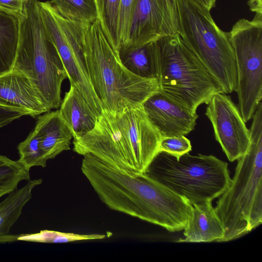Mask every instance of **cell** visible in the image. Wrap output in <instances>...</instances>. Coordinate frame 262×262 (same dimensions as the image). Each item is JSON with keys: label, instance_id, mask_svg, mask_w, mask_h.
Masks as SVG:
<instances>
[{"label": "cell", "instance_id": "6da1fadb", "mask_svg": "<svg viewBox=\"0 0 262 262\" xmlns=\"http://www.w3.org/2000/svg\"><path fill=\"white\" fill-rule=\"evenodd\" d=\"M83 156L81 171L109 208L170 232L184 229L193 207L187 199L146 173L133 175L91 154Z\"/></svg>", "mask_w": 262, "mask_h": 262}, {"label": "cell", "instance_id": "7a4b0ae2", "mask_svg": "<svg viewBox=\"0 0 262 262\" xmlns=\"http://www.w3.org/2000/svg\"><path fill=\"white\" fill-rule=\"evenodd\" d=\"M162 138L143 105L120 112L103 109L94 128L73 139V150L134 175L147 171L160 152Z\"/></svg>", "mask_w": 262, "mask_h": 262}, {"label": "cell", "instance_id": "3957f363", "mask_svg": "<svg viewBox=\"0 0 262 262\" xmlns=\"http://www.w3.org/2000/svg\"><path fill=\"white\" fill-rule=\"evenodd\" d=\"M250 146L214 208L225 230L220 242L238 238L262 223V101L252 117Z\"/></svg>", "mask_w": 262, "mask_h": 262}, {"label": "cell", "instance_id": "277c9868", "mask_svg": "<svg viewBox=\"0 0 262 262\" xmlns=\"http://www.w3.org/2000/svg\"><path fill=\"white\" fill-rule=\"evenodd\" d=\"M84 54L89 76L103 110L120 112L140 107L159 91L156 78L137 76L122 64L97 19L88 29Z\"/></svg>", "mask_w": 262, "mask_h": 262}, {"label": "cell", "instance_id": "5b68a950", "mask_svg": "<svg viewBox=\"0 0 262 262\" xmlns=\"http://www.w3.org/2000/svg\"><path fill=\"white\" fill-rule=\"evenodd\" d=\"M39 0H25L18 18L19 39L13 69L30 80L50 111L61 103V88L68 75L42 21Z\"/></svg>", "mask_w": 262, "mask_h": 262}, {"label": "cell", "instance_id": "8992f818", "mask_svg": "<svg viewBox=\"0 0 262 262\" xmlns=\"http://www.w3.org/2000/svg\"><path fill=\"white\" fill-rule=\"evenodd\" d=\"M151 42L159 91L193 112L223 92L178 33Z\"/></svg>", "mask_w": 262, "mask_h": 262}, {"label": "cell", "instance_id": "52a82bcc", "mask_svg": "<svg viewBox=\"0 0 262 262\" xmlns=\"http://www.w3.org/2000/svg\"><path fill=\"white\" fill-rule=\"evenodd\" d=\"M178 32L182 39L225 94L235 92L237 72L228 32L215 23L197 0H177Z\"/></svg>", "mask_w": 262, "mask_h": 262}, {"label": "cell", "instance_id": "ba28073f", "mask_svg": "<svg viewBox=\"0 0 262 262\" xmlns=\"http://www.w3.org/2000/svg\"><path fill=\"white\" fill-rule=\"evenodd\" d=\"M193 205L212 202L229 187L228 163L214 156L187 152L177 158L160 151L145 172Z\"/></svg>", "mask_w": 262, "mask_h": 262}, {"label": "cell", "instance_id": "9c48e42d", "mask_svg": "<svg viewBox=\"0 0 262 262\" xmlns=\"http://www.w3.org/2000/svg\"><path fill=\"white\" fill-rule=\"evenodd\" d=\"M228 34L235 58L237 107L246 123L262 99V15L239 19Z\"/></svg>", "mask_w": 262, "mask_h": 262}, {"label": "cell", "instance_id": "30bf717a", "mask_svg": "<svg viewBox=\"0 0 262 262\" xmlns=\"http://www.w3.org/2000/svg\"><path fill=\"white\" fill-rule=\"evenodd\" d=\"M39 6L44 26L58 51L70 84L80 91L98 117L103 110L102 104L91 82L84 54L85 35L90 24L63 17L49 1L39 2Z\"/></svg>", "mask_w": 262, "mask_h": 262}, {"label": "cell", "instance_id": "8fae6325", "mask_svg": "<svg viewBox=\"0 0 262 262\" xmlns=\"http://www.w3.org/2000/svg\"><path fill=\"white\" fill-rule=\"evenodd\" d=\"M205 115L212 125L215 140L230 162L246 154L250 146V133L237 106L230 96L221 92L207 104Z\"/></svg>", "mask_w": 262, "mask_h": 262}, {"label": "cell", "instance_id": "7c38bea8", "mask_svg": "<svg viewBox=\"0 0 262 262\" xmlns=\"http://www.w3.org/2000/svg\"><path fill=\"white\" fill-rule=\"evenodd\" d=\"M178 32L177 0H137L128 41L139 46Z\"/></svg>", "mask_w": 262, "mask_h": 262}, {"label": "cell", "instance_id": "4fadbf2b", "mask_svg": "<svg viewBox=\"0 0 262 262\" xmlns=\"http://www.w3.org/2000/svg\"><path fill=\"white\" fill-rule=\"evenodd\" d=\"M143 107L162 137L188 135L194 129L199 117L196 112L160 91L147 98Z\"/></svg>", "mask_w": 262, "mask_h": 262}, {"label": "cell", "instance_id": "5bb4252c", "mask_svg": "<svg viewBox=\"0 0 262 262\" xmlns=\"http://www.w3.org/2000/svg\"><path fill=\"white\" fill-rule=\"evenodd\" d=\"M0 105L24 111L32 117L50 111L29 78L14 69L0 75Z\"/></svg>", "mask_w": 262, "mask_h": 262}, {"label": "cell", "instance_id": "9a60e30c", "mask_svg": "<svg viewBox=\"0 0 262 262\" xmlns=\"http://www.w3.org/2000/svg\"><path fill=\"white\" fill-rule=\"evenodd\" d=\"M191 214L184 228V238L177 242H220L225 230L212 202H205L192 205Z\"/></svg>", "mask_w": 262, "mask_h": 262}, {"label": "cell", "instance_id": "2e32d148", "mask_svg": "<svg viewBox=\"0 0 262 262\" xmlns=\"http://www.w3.org/2000/svg\"><path fill=\"white\" fill-rule=\"evenodd\" d=\"M37 133L47 160L70 149L71 130L61 118L59 110L45 113L37 118L34 129Z\"/></svg>", "mask_w": 262, "mask_h": 262}, {"label": "cell", "instance_id": "e0dca14e", "mask_svg": "<svg viewBox=\"0 0 262 262\" xmlns=\"http://www.w3.org/2000/svg\"><path fill=\"white\" fill-rule=\"evenodd\" d=\"M59 107L60 116L71 130L73 139L83 137L95 127L98 117L74 85L70 84Z\"/></svg>", "mask_w": 262, "mask_h": 262}, {"label": "cell", "instance_id": "ac0fdd59", "mask_svg": "<svg viewBox=\"0 0 262 262\" xmlns=\"http://www.w3.org/2000/svg\"><path fill=\"white\" fill-rule=\"evenodd\" d=\"M42 182L41 179H30L25 186L11 192L0 202V243L17 241L19 235L9 234L11 228L20 216L25 205L31 199L33 189Z\"/></svg>", "mask_w": 262, "mask_h": 262}, {"label": "cell", "instance_id": "d6986e66", "mask_svg": "<svg viewBox=\"0 0 262 262\" xmlns=\"http://www.w3.org/2000/svg\"><path fill=\"white\" fill-rule=\"evenodd\" d=\"M18 39L17 18L0 10V75L13 69Z\"/></svg>", "mask_w": 262, "mask_h": 262}, {"label": "cell", "instance_id": "ffe728a7", "mask_svg": "<svg viewBox=\"0 0 262 262\" xmlns=\"http://www.w3.org/2000/svg\"><path fill=\"white\" fill-rule=\"evenodd\" d=\"M119 55L122 64L135 75L146 78H155L156 73L151 42L139 46H124Z\"/></svg>", "mask_w": 262, "mask_h": 262}, {"label": "cell", "instance_id": "44dd1931", "mask_svg": "<svg viewBox=\"0 0 262 262\" xmlns=\"http://www.w3.org/2000/svg\"><path fill=\"white\" fill-rule=\"evenodd\" d=\"M98 19L106 38L119 51L120 38L119 29V12L120 0H95Z\"/></svg>", "mask_w": 262, "mask_h": 262}, {"label": "cell", "instance_id": "7402d4cb", "mask_svg": "<svg viewBox=\"0 0 262 262\" xmlns=\"http://www.w3.org/2000/svg\"><path fill=\"white\" fill-rule=\"evenodd\" d=\"M53 8L63 17L91 24L98 19L95 0H51Z\"/></svg>", "mask_w": 262, "mask_h": 262}, {"label": "cell", "instance_id": "603a6c76", "mask_svg": "<svg viewBox=\"0 0 262 262\" xmlns=\"http://www.w3.org/2000/svg\"><path fill=\"white\" fill-rule=\"evenodd\" d=\"M29 180L30 171L17 161L0 155V198L17 189L21 181Z\"/></svg>", "mask_w": 262, "mask_h": 262}, {"label": "cell", "instance_id": "cb8c5ba5", "mask_svg": "<svg viewBox=\"0 0 262 262\" xmlns=\"http://www.w3.org/2000/svg\"><path fill=\"white\" fill-rule=\"evenodd\" d=\"M19 158L17 162L26 170L33 166L45 167L48 161L41 149L38 136L34 129L17 146Z\"/></svg>", "mask_w": 262, "mask_h": 262}, {"label": "cell", "instance_id": "d4e9b609", "mask_svg": "<svg viewBox=\"0 0 262 262\" xmlns=\"http://www.w3.org/2000/svg\"><path fill=\"white\" fill-rule=\"evenodd\" d=\"M105 237L104 234H80L44 230L31 234H19L17 241L38 243H62L79 241L100 239Z\"/></svg>", "mask_w": 262, "mask_h": 262}, {"label": "cell", "instance_id": "484cf974", "mask_svg": "<svg viewBox=\"0 0 262 262\" xmlns=\"http://www.w3.org/2000/svg\"><path fill=\"white\" fill-rule=\"evenodd\" d=\"M137 0H120L119 12V29L120 48L128 41L132 18Z\"/></svg>", "mask_w": 262, "mask_h": 262}, {"label": "cell", "instance_id": "4316f807", "mask_svg": "<svg viewBox=\"0 0 262 262\" xmlns=\"http://www.w3.org/2000/svg\"><path fill=\"white\" fill-rule=\"evenodd\" d=\"M190 140L185 136L162 137L159 146L163 151L177 158L191 150Z\"/></svg>", "mask_w": 262, "mask_h": 262}, {"label": "cell", "instance_id": "83f0119b", "mask_svg": "<svg viewBox=\"0 0 262 262\" xmlns=\"http://www.w3.org/2000/svg\"><path fill=\"white\" fill-rule=\"evenodd\" d=\"M26 115H28L26 112L0 105V128Z\"/></svg>", "mask_w": 262, "mask_h": 262}, {"label": "cell", "instance_id": "f1b7e54d", "mask_svg": "<svg viewBox=\"0 0 262 262\" xmlns=\"http://www.w3.org/2000/svg\"><path fill=\"white\" fill-rule=\"evenodd\" d=\"M25 0H0V10L17 18L23 13Z\"/></svg>", "mask_w": 262, "mask_h": 262}, {"label": "cell", "instance_id": "f546056e", "mask_svg": "<svg viewBox=\"0 0 262 262\" xmlns=\"http://www.w3.org/2000/svg\"><path fill=\"white\" fill-rule=\"evenodd\" d=\"M247 4L252 12L262 15V0H249Z\"/></svg>", "mask_w": 262, "mask_h": 262}, {"label": "cell", "instance_id": "4dcf8cb0", "mask_svg": "<svg viewBox=\"0 0 262 262\" xmlns=\"http://www.w3.org/2000/svg\"><path fill=\"white\" fill-rule=\"evenodd\" d=\"M208 10H211L215 6L216 0H197Z\"/></svg>", "mask_w": 262, "mask_h": 262}]
</instances>
